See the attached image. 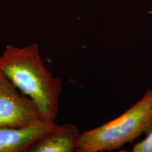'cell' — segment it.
<instances>
[{"mask_svg":"<svg viewBox=\"0 0 152 152\" xmlns=\"http://www.w3.org/2000/svg\"><path fill=\"white\" fill-rule=\"evenodd\" d=\"M0 71L35 102L45 118L56 121L61 81L44 64L37 44L23 47L7 45L0 56Z\"/></svg>","mask_w":152,"mask_h":152,"instance_id":"cell-1","label":"cell"},{"mask_svg":"<svg viewBox=\"0 0 152 152\" xmlns=\"http://www.w3.org/2000/svg\"><path fill=\"white\" fill-rule=\"evenodd\" d=\"M152 129V90L116 118L80 133L76 151L102 152L118 149L132 143Z\"/></svg>","mask_w":152,"mask_h":152,"instance_id":"cell-2","label":"cell"},{"mask_svg":"<svg viewBox=\"0 0 152 152\" xmlns=\"http://www.w3.org/2000/svg\"><path fill=\"white\" fill-rule=\"evenodd\" d=\"M45 121L50 120L43 116L31 99L19 94L0 71V128H23Z\"/></svg>","mask_w":152,"mask_h":152,"instance_id":"cell-3","label":"cell"},{"mask_svg":"<svg viewBox=\"0 0 152 152\" xmlns=\"http://www.w3.org/2000/svg\"><path fill=\"white\" fill-rule=\"evenodd\" d=\"M56 124V121H45L23 128H0V152H27Z\"/></svg>","mask_w":152,"mask_h":152,"instance_id":"cell-4","label":"cell"},{"mask_svg":"<svg viewBox=\"0 0 152 152\" xmlns=\"http://www.w3.org/2000/svg\"><path fill=\"white\" fill-rule=\"evenodd\" d=\"M80 133L75 125L56 124L30 146L27 152L76 151Z\"/></svg>","mask_w":152,"mask_h":152,"instance_id":"cell-5","label":"cell"},{"mask_svg":"<svg viewBox=\"0 0 152 152\" xmlns=\"http://www.w3.org/2000/svg\"><path fill=\"white\" fill-rule=\"evenodd\" d=\"M132 152H152V129L147 137L137 143L131 150Z\"/></svg>","mask_w":152,"mask_h":152,"instance_id":"cell-6","label":"cell"}]
</instances>
